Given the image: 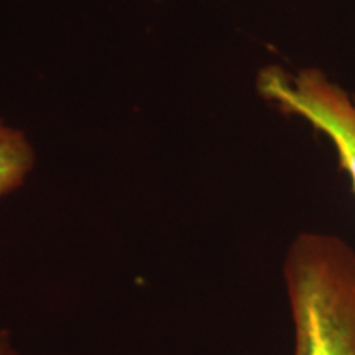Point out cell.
<instances>
[{
    "label": "cell",
    "mask_w": 355,
    "mask_h": 355,
    "mask_svg": "<svg viewBox=\"0 0 355 355\" xmlns=\"http://www.w3.org/2000/svg\"><path fill=\"white\" fill-rule=\"evenodd\" d=\"M293 355H355V250L339 237L300 234L283 263Z\"/></svg>",
    "instance_id": "cell-1"
},
{
    "label": "cell",
    "mask_w": 355,
    "mask_h": 355,
    "mask_svg": "<svg viewBox=\"0 0 355 355\" xmlns=\"http://www.w3.org/2000/svg\"><path fill=\"white\" fill-rule=\"evenodd\" d=\"M259 86L266 99L304 119L332 141L355 191V99L318 69L290 74L268 68L261 73Z\"/></svg>",
    "instance_id": "cell-2"
},
{
    "label": "cell",
    "mask_w": 355,
    "mask_h": 355,
    "mask_svg": "<svg viewBox=\"0 0 355 355\" xmlns=\"http://www.w3.org/2000/svg\"><path fill=\"white\" fill-rule=\"evenodd\" d=\"M33 166V146L24 132L0 121V198L19 189Z\"/></svg>",
    "instance_id": "cell-3"
},
{
    "label": "cell",
    "mask_w": 355,
    "mask_h": 355,
    "mask_svg": "<svg viewBox=\"0 0 355 355\" xmlns=\"http://www.w3.org/2000/svg\"><path fill=\"white\" fill-rule=\"evenodd\" d=\"M0 355H19L8 329H0Z\"/></svg>",
    "instance_id": "cell-4"
}]
</instances>
